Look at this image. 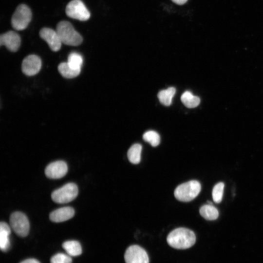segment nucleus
Instances as JSON below:
<instances>
[{"mask_svg":"<svg viewBox=\"0 0 263 263\" xmlns=\"http://www.w3.org/2000/svg\"><path fill=\"white\" fill-rule=\"evenodd\" d=\"M11 228L7 223L1 222L0 223V247L1 251H7L10 246L9 235Z\"/></svg>","mask_w":263,"mask_h":263,"instance_id":"nucleus-14","label":"nucleus"},{"mask_svg":"<svg viewBox=\"0 0 263 263\" xmlns=\"http://www.w3.org/2000/svg\"><path fill=\"white\" fill-rule=\"evenodd\" d=\"M142 147L140 144H134L129 149L127 156L129 161L133 164H137L141 161Z\"/></svg>","mask_w":263,"mask_h":263,"instance_id":"nucleus-20","label":"nucleus"},{"mask_svg":"<svg viewBox=\"0 0 263 263\" xmlns=\"http://www.w3.org/2000/svg\"><path fill=\"white\" fill-rule=\"evenodd\" d=\"M67 63L74 69H81L83 63V57L79 54L72 52L68 56Z\"/></svg>","mask_w":263,"mask_h":263,"instance_id":"nucleus-21","label":"nucleus"},{"mask_svg":"<svg viewBox=\"0 0 263 263\" xmlns=\"http://www.w3.org/2000/svg\"><path fill=\"white\" fill-rule=\"evenodd\" d=\"M126 263H149L148 255L145 250L138 245H132L124 254Z\"/></svg>","mask_w":263,"mask_h":263,"instance_id":"nucleus-8","label":"nucleus"},{"mask_svg":"<svg viewBox=\"0 0 263 263\" xmlns=\"http://www.w3.org/2000/svg\"><path fill=\"white\" fill-rule=\"evenodd\" d=\"M56 31L61 42L64 44L78 46L81 44L83 41L81 36L69 21H60L56 25Z\"/></svg>","mask_w":263,"mask_h":263,"instance_id":"nucleus-2","label":"nucleus"},{"mask_svg":"<svg viewBox=\"0 0 263 263\" xmlns=\"http://www.w3.org/2000/svg\"><path fill=\"white\" fill-rule=\"evenodd\" d=\"M68 171L67 164L63 161H57L49 164L45 168V174L50 179H59L64 176Z\"/></svg>","mask_w":263,"mask_h":263,"instance_id":"nucleus-11","label":"nucleus"},{"mask_svg":"<svg viewBox=\"0 0 263 263\" xmlns=\"http://www.w3.org/2000/svg\"><path fill=\"white\" fill-rule=\"evenodd\" d=\"M0 44L4 45L11 52H17L20 45V38L18 34L9 31L0 36Z\"/></svg>","mask_w":263,"mask_h":263,"instance_id":"nucleus-12","label":"nucleus"},{"mask_svg":"<svg viewBox=\"0 0 263 263\" xmlns=\"http://www.w3.org/2000/svg\"><path fill=\"white\" fill-rule=\"evenodd\" d=\"M66 14L70 18L80 21L88 20L90 13L80 0H72L66 7Z\"/></svg>","mask_w":263,"mask_h":263,"instance_id":"nucleus-7","label":"nucleus"},{"mask_svg":"<svg viewBox=\"0 0 263 263\" xmlns=\"http://www.w3.org/2000/svg\"><path fill=\"white\" fill-rule=\"evenodd\" d=\"M32 18V12L29 7L24 4L19 5L11 18V25L16 30L26 29Z\"/></svg>","mask_w":263,"mask_h":263,"instance_id":"nucleus-4","label":"nucleus"},{"mask_svg":"<svg viewBox=\"0 0 263 263\" xmlns=\"http://www.w3.org/2000/svg\"><path fill=\"white\" fill-rule=\"evenodd\" d=\"M39 36L47 43L53 51L57 52L60 50L62 42L56 30L43 28L39 31Z\"/></svg>","mask_w":263,"mask_h":263,"instance_id":"nucleus-10","label":"nucleus"},{"mask_svg":"<svg viewBox=\"0 0 263 263\" xmlns=\"http://www.w3.org/2000/svg\"><path fill=\"white\" fill-rule=\"evenodd\" d=\"M224 188V184L220 182L216 184L213 187L212 192V196L214 202L216 203H220L222 200Z\"/></svg>","mask_w":263,"mask_h":263,"instance_id":"nucleus-23","label":"nucleus"},{"mask_svg":"<svg viewBox=\"0 0 263 263\" xmlns=\"http://www.w3.org/2000/svg\"><path fill=\"white\" fill-rule=\"evenodd\" d=\"M171 0L177 4L182 5L185 3L188 0Z\"/></svg>","mask_w":263,"mask_h":263,"instance_id":"nucleus-26","label":"nucleus"},{"mask_svg":"<svg viewBox=\"0 0 263 263\" xmlns=\"http://www.w3.org/2000/svg\"><path fill=\"white\" fill-rule=\"evenodd\" d=\"M143 139L146 142H149L152 147L157 146L160 142L159 134L153 131L146 132L143 135Z\"/></svg>","mask_w":263,"mask_h":263,"instance_id":"nucleus-22","label":"nucleus"},{"mask_svg":"<svg viewBox=\"0 0 263 263\" xmlns=\"http://www.w3.org/2000/svg\"><path fill=\"white\" fill-rule=\"evenodd\" d=\"M41 64V60L38 56L30 55L23 59L21 64V70L26 75L33 76L39 72Z\"/></svg>","mask_w":263,"mask_h":263,"instance_id":"nucleus-9","label":"nucleus"},{"mask_svg":"<svg viewBox=\"0 0 263 263\" xmlns=\"http://www.w3.org/2000/svg\"><path fill=\"white\" fill-rule=\"evenodd\" d=\"M75 215L74 208L70 207H63L50 213L49 218L53 222H62L72 218Z\"/></svg>","mask_w":263,"mask_h":263,"instance_id":"nucleus-13","label":"nucleus"},{"mask_svg":"<svg viewBox=\"0 0 263 263\" xmlns=\"http://www.w3.org/2000/svg\"><path fill=\"white\" fill-rule=\"evenodd\" d=\"M176 93L174 87H170L167 89L160 91L157 94V97L160 103L165 106L171 105L172 99Z\"/></svg>","mask_w":263,"mask_h":263,"instance_id":"nucleus-17","label":"nucleus"},{"mask_svg":"<svg viewBox=\"0 0 263 263\" xmlns=\"http://www.w3.org/2000/svg\"><path fill=\"white\" fill-rule=\"evenodd\" d=\"M201 189L200 183L190 180L179 185L174 192L176 199L181 202H188L195 199Z\"/></svg>","mask_w":263,"mask_h":263,"instance_id":"nucleus-3","label":"nucleus"},{"mask_svg":"<svg viewBox=\"0 0 263 263\" xmlns=\"http://www.w3.org/2000/svg\"><path fill=\"white\" fill-rule=\"evenodd\" d=\"M58 71L60 75L66 78H72L78 76L81 69H75L71 67L67 63L62 62L58 66Z\"/></svg>","mask_w":263,"mask_h":263,"instance_id":"nucleus-16","label":"nucleus"},{"mask_svg":"<svg viewBox=\"0 0 263 263\" xmlns=\"http://www.w3.org/2000/svg\"><path fill=\"white\" fill-rule=\"evenodd\" d=\"M183 104L188 108H193L199 105L200 99L198 96L194 95L190 92H185L181 96Z\"/></svg>","mask_w":263,"mask_h":263,"instance_id":"nucleus-19","label":"nucleus"},{"mask_svg":"<svg viewBox=\"0 0 263 263\" xmlns=\"http://www.w3.org/2000/svg\"><path fill=\"white\" fill-rule=\"evenodd\" d=\"M199 212L200 215L207 220H214L219 216L218 209L212 205H203L200 208Z\"/></svg>","mask_w":263,"mask_h":263,"instance_id":"nucleus-18","label":"nucleus"},{"mask_svg":"<svg viewBox=\"0 0 263 263\" xmlns=\"http://www.w3.org/2000/svg\"><path fill=\"white\" fill-rule=\"evenodd\" d=\"M62 247L70 256H77L82 253L81 244L76 241H66L63 243Z\"/></svg>","mask_w":263,"mask_h":263,"instance_id":"nucleus-15","label":"nucleus"},{"mask_svg":"<svg viewBox=\"0 0 263 263\" xmlns=\"http://www.w3.org/2000/svg\"><path fill=\"white\" fill-rule=\"evenodd\" d=\"M20 263H40L39 261L35 259H28L24 260Z\"/></svg>","mask_w":263,"mask_h":263,"instance_id":"nucleus-25","label":"nucleus"},{"mask_svg":"<svg viewBox=\"0 0 263 263\" xmlns=\"http://www.w3.org/2000/svg\"><path fill=\"white\" fill-rule=\"evenodd\" d=\"M10 225L18 236L24 237L28 235L30 224L27 217L23 213L16 211L12 213L10 217Z\"/></svg>","mask_w":263,"mask_h":263,"instance_id":"nucleus-6","label":"nucleus"},{"mask_svg":"<svg viewBox=\"0 0 263 263\" xmlns=\"http://www.w3.org/2000/svg\"><path fill=\"white\" fill-rule=\"evenodd\" d=\"M78 192L76 185L69 183L54 190L52 193L51 198L56 203H67L74 200L77 197Z\"/></svg>","mask_w":263,"mask_h":263,"instance_id":"nucleus-5","label":"nucleus"},{"mask_svg":"<svg viewBox=\"0 0 263 263\" xmlns=\"http://www.w3.org/2000/svg\"><path fill=\"white\" fill-rule=\"evenodd\" d=\"M169 245L177 249H186L192 246L196 242V236L191 230L185 227L173 229L168 235Z\"/></svg>","mask_w":263,"mask_h":263,"instance_id":"nucleus-1","label":"nucleus"},{"mask_svg":"<svg viewBox=\"0 0 263 263\" xmlns=\"http://www.w3.org/2000/svg\"><path fill=\"white\" fill-rule=\"evenodd\" d=\"M51 263H72V260L68 254L59 253L54 255L51 259Z\"/></svg>","mask_w":263,"mask_h":263,"instance_id":"nucleus-24","label":"nucleus"}]
</instances>
